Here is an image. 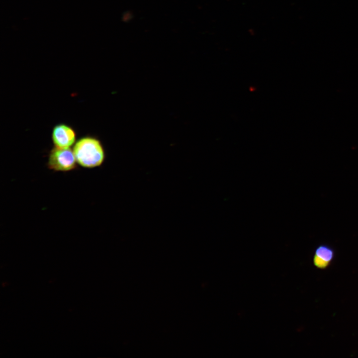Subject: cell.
Returning a JSON list of instances; mask_svg holds the SVG:
<instances>
[{
  "mask_svg": "<svg viewBox=\"0 0 358 358\" xmlns=\"http://www.w3.org/2000/svg\"><path fill=\"white\" fill-rule=\"evenodd\" d=\"M77 164L88 169L101 166L105 152L101 141L93 136L83 137L76 141L73 149Z\"/></svg>",
  "mask_w": 358,
  "mask_h": 358,
  "instance_id": "6da1fadb",
  "label": "cell"
},
{
  "mask_svg": "<svg viewBox=\"0 0 358 358\" xmlns=\"http://www.w3.org/2000/svg\"><path fill=\"white\" fill-rule=\"evenodd\" d=\"M77 162L73 149L54 147L50 151L47 166L56 172H69L75 170Z\"/></svg>",
  "mask_w": 358,
  "mask_h": 358,
  "instance_id": "7a4b0ae2",
  "label": "cell"
},
{
  "mask_svg": "<svg viewBox=\"0 0 358 358\" xmlns=\"http://www.w3.org/2000/svg\"><path fill=\"white\" fill-rule=\"evenodd\" d=\"M76 133L69 125L60 123L55 125L52 132V140L54 147L69 148L76 142Z\"/></svg>",
  "mask_w": 358,
  "mask_h": 358,
  "instance_id": "3957f363",
  "label": "cell"
},
{
  "mask_svg": "<svg viewBox=\"0 0 358 358\" xmlns=\"http://www.w3.org/2000/svg\"><path fill=\"white\" fill-rule=\"evenodd\" d=\"M335 256L334 249L327 245L318 246L315 250L313 257V264L319 269H325L328 267Z\"/></svg>",
  "mask_w": 358,
  "mask_h": 358,
  "instance_id": "277c9868",
  "label": "cell"
}]
</instances>
